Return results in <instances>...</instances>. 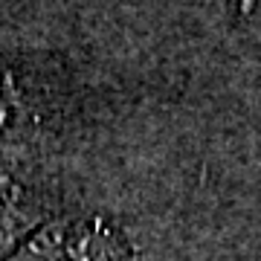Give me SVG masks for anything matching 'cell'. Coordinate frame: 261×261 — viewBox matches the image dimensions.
Instances as JSON below:
<instances>
[{
    "label": "cell",
    "mask_w": 261,
    "mask_h": 261,
    "mask_svg": "<svg viewBox=\"0 0 261 261\" xmlns=\"http://www.w3.org/2000/svg\"><path fill=\"white\" fill-rule=\"evenodd\" d=\"M9 119H15V102H12V93L6 90V82L0 79V134L12 130Z\"/></svg>",
    "instance_id": "obj_1"
}]
</instances>
